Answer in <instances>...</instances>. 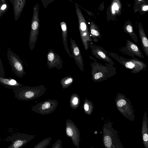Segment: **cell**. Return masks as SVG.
<instances>
[{"label":"cell","mask_w":148,"mask_h":148,"mask_svg":"<svg viewBox=\"0 0 148 148\" xmlns=\"http://www.w3.org/2000/svg\"><path fill=\"white\" fill-rule=\"evenodd\" d=\"M47 88L40 84L38 86H22L13 90L15 97L19 100L29 101L42 96L46 92Z\"/></svg>","instance_id":"cell-1"},{"label":"cell","mask_w":148,"mask_h":148,"mask_svg":"<svg viewBox=\"0 0 148 148\" xmlns=\"http://www.w3.org/2000/svg\"><path fill=\"white\" fill-rule=\"evenodd\" d=\"M108 56L116 60L120 64L131 70V73H136L145 70L147 66L145 63L138 59H127L115 53L108 51Z\"/></svg>","instance_id":"cell-2"},{"label":"cell","mask_w":148,"mask_h":148,"mask_svg":"<svg viewBox=\"0 0 148 148\" xmlns=\"http://www.w3.org/2000/svg\"><path fill=\"white\" fill-rule=\"evenodd\" d=\"M74 3L78 21L80 35L84 49L86 50H87L89 47V43L92 41V39L90 36L88 25L79 6L76 3Z\"/></svg>","instance_id":"cell-3"},{"label":"cell","mask_w":148,"mask_h":148,"mask_svg":"<svg viewBox=\"0 0 148 148\" xmlns=\"http://www.w3.org/2000/svg\"><path fill=\"white\" fill-rule=\"evenodd\" d=\"M39 5L36 3L33 8V14L29 38V47L31 51L34 49L38 39L40 27L39 18Z\"/></svg>","instance_id":"cell-4"},{"label":"cell","mask_w":148,"mask_h":148,"mask_svg":"<svg viewBox=\"0 0 148 148\" xmlns=\"http://www.w3.org/2000/svg\"><path fill=\"white\" fill-rule=\"evenodd\" d=\"M116 105L120 112L123 116L132 121H134V110L131 101L125 95L119 94Z\"/></svg>","instance_id":"cell-5"},{"label":"cell","mask_w":148,"mask_h":148,"mask_svg":"<svg viewBox=\"0 0 148 148\" xmlns=\"http://www.w3.org/2000/svg\"><path fill=\"white\" fill-rule=\"evenodd\" d=\"M7 57L12 71L18 77H22L26 75L23 61L10 49L8 50Z\"/></svg>","instance_id":"cell-6"},{"label":"cell","mask_w":148,"mask_h":148,"mask_svg":"<svg viewBox=\"0 0 148 148\" xmlns=\"http://www.w3.org/2000/svg\"><path fill=\"white\" fill-rule=\"evenodd\" d=\"M35 136V135L18 132L11 136H8L5 139V140L12 142L11 144L7 148H21Z\"/></svg>","instance_id":"cell-7"},{"label":"cell","mask_w":148,"mask_h":148,"mask_svg":"<svg viewBox=\"0 0 148 148\" xmlns=\"http://www.w3.org/2000/svg\"><path fill=\"white\" fill-rule=\"evenodd\" d=\"M58 104V101L56 100L48 99L39 103L32 106L31 110L43 115L48 114L55 110Z\"/></svg>","instance_id":"cell-8"},{"label":"cell","mask_w":148,"mask_h":148,"mask_svg":"<svg viewBox=\"0 0 148 148\" xmlns=\"http://www.w3.org/2000/svg\"><path fill=\"white\" fill-rule=\"evenodd\" d=\"M119 49L122 53L131 56L135 59H138L135 57V56L141 58H144L139 48L133 42L128 40H126L125 46L119 48Z\"/></svg>","instance_id":"cell-9"},{"label":"cell","mask_w":148,"mask_h":148,"mask_svg":"<svg viewBox=\"0 0 148 148\" xmlns=\"http://www.w3.org/2000/svg\"><path fill=\"white\" fill-rule=\"evenodd\" d=\"M89 47L91 49L92 54L97 58L112 64L113 61L108 57L107 54L108 51L101 47L97 46L92 41L89 44Z\"/></svg>","instance_id":"cell-10"},{"label":"cell","mask_w":148,"mask_h":148,"mask_svg":"<svg viewBox=\"0 0 148 148\" xmlns=\"http://www.w3.org/2000/svg\"><path fill=\"white\" fill-rule=\"evenodd\" d=\"M47 65L49 69L54 67L58 69L62 68L63 62L61 57L52 49H50L47 53Z\"/></svg>","instance_id":"cell-11"},{"label":"cell","mask_w":148,"mask_h":148,"mask_svg":"<svg viewBox=\"0 0 148 148\" xmlns=\"http://www.w3.org/2000/svg\"><path fill=\"white\" fill-rule=\"evenodd\" d=\"M71 51L73 57L78 64H83V58L78 45L75 40L72 38H70Z\"/></svg>","instance_id":"cell-12"},{"label":"cell","mask_w":148,"mask_h":148,"mask_svg":"<svg viewBox=\"0 0 148 148\" xmlns=\"http://www.w3.org/2000/svg\"><path fill=\"white\" fill-rule=\"evenodd\" d=\"M13 7L14 19L17 21L20 16L26 4V0H9Z\"/></svg>","instance_id":"cell-13"},{"label":"cell","mask_w":148,"mask_h":148,"mask_svg":"<svg viewBox=\"0 0 148 148\" xmlns=\"http://www.w3.org/2000/svg\"><path fill=\"white\" fill-rule=\"evenodd\" d=\"M138 26L143 51L146 56L148 57V39L140 22L138 23Z\"/></svg>","instance_id":"cell-14"},{"label":"cell","mask_w":148,"mask_h":148,"mask_svg":"<svg viewBox=\"0 0 148 148\" xmlns=\"http://www.w3.org/2000/svg\"><path fill=\"white\" fill-rule=\"evenodd\" d=\"M141 133L143 144L145 148H148V125L146 111L143 117Z\"/></svg>","instance_id":"cell-15"},{"label":"cell","mask_w":148,"mask_h":148,"mask_svg":"<svg viewBox=\"0 0 148 148\" xmlns=\"http://www.w3.org/2000/svg\"><path fill=\"white\" fill-rule=\"evenodd\" d=\"M0 83L5 87L13 90L23 86L22 85L14 79L0 77Z\"/></svg>","instance_id":"cell-16"},{"label":"cell","mask_w":148,"mask_h":148,"mask_svg":"<svg viewBox=\"0 0 148 148\" xmlns=\"http://www.w3.org/2000/svg\"><path fill=\"white\" fill-rule=\"evenodd\" d=\"M89 30L90 36L94 42H97L99 39H101V35L99 27L92 21L90 23Z\"/></svg>","instance_id":"cell-17"},{"label":"cell","mask_w":148,"mask_h":148,"mask_svg":"<svg viewBox=\"0 0 148 148\" xmlns=\"http://www.w3.org/2000/svg\"><path fill=\"white\" fill-rule=\"evenodd\" d=\"M60 25L62 31V42L64 49L68 55L70 57L72 58L73 56L70 52L68 45L67 41L68 29L66 23L64 21H62L60 23Z\"/></svg>","instance_id":"cell-18"},{"label":"cell","mask_w":148,"mask_h":148,"mask_svg":"<svg viewBox=\"0 0 148 148\" xmlns=\"http://www.w3.org/2000/svg\"><path fill=\"white\" fill-rule=\"evenodd\" d=\"M123 29L124 31L127 33L134 42L136 43L138 42L137 36L134 31L132 23L129 20L125 22Z\"/></svg>","instance_id":"cell-19"},{"label":"cell","mask_w":148,"mask_h":148,"mask_svg":"<svg viewBox=\"0 0 148 148\" xmlns=\"http://www.w3.org/2000/svg\"><path fill=\"white\" fill-rule=\"evenodd\" d=\"M51 139V137L46 138L39 142L33 148H47L49 145Z\"/></svg>","instance_id":"cell-20"},{"label":"cell","mask_w":148,"mask_h":148,"mask_svg":"<svg viewBox=\"0 0 148 148\" xmlns=\"http://www.w3.org/2000/svg\"><path fill=\"white\" fill-rule=\"evenodd\" d=\"M9 7L5 0H0V18L7 12Z\"/></svg>","instance_id":"cell-21"},{"label":"cell","mask_w":148,"mask_h":148,"mask_svg":"<svg viewBox=\"0 0 148 148\" xmlns=\"http://www.w3.org/2000/svg\"><path fill=\"white\" fill-rule=\"evenodd\" d=\"M73 81V79L71 77H65L61 80V84L63 88H66L69 84L71 83Z\"/></svg>","instance_id":"cell-22"},{"label":"cell","mask_w":148,"mask_h":148,"mask_svg":"<svg viewBox=\"0 0 148 148\" xmlns=\"http://www.w3.org/2000/svg\"><path fill=\"white\" fill-rule=\"evenodd\" d=\"M104 143L106 147H109L112 145V140L109 136H106L104 138Z\"/></svg>","instance_id":"cell-23"},{"label":"cell","mask_w":148,"mask_h":148,"mask_svg":"<svg viewBox=\"0 0 148 148\" xmlns=\"http://www.w3.org/2000/svg\"><path fill=\"white\" fill-rule=\"evenodd\" d=\"M62 141L59 139L57 140L53 145L51 148H62Z\"/></svg>","instance_id":"cell-24"},{"label":"cell","mask_w":148,"mask_h":148,"mask_svg":"<svg viewBox=\"0 0 148 148\" xmlns=\"http://www.w3.org/2000/svg\"><path fill=\"white\" fill-rule=\"evenodd\" d=\"M4 75L5 71L1 59L0 58V77L4 78Z\"/></svg>","instance_id":"cell-25"},{"label":"cell","mask_w":148,"mask_h":148,"mask_svg":"<svg viewBox=\"0 0 148 148\" xmlns=\"http://www.w3.org/2000/svg\"><path fill=\"white\" fill-rule=\"evenodd\" d=\"M66 132L67 135L70 137L72 136L73 135V132L72 129L67 125L66 126Z\"/></svg>","instance_id":"cell-26"},{"label":"cell","mask_w":148,"mask_h":148,"mask_svg":"<svg viewBox=\"0 0 148 148\" xmlns=\"http://www.w3.org/2000/svg\"><path fill=\"white\" fill-rule=\"evenodd\" d=\"M54 0H42L41 1L42 2V3H43L44 7H45V9L47 7L48 4L51 3V2H52L53 1H54Z\"/></svg>","instance_id":"cell-27"},{"label":"cell","mask_w":148,"mask_h":148,"mask_svg":"<svg viewBox=\"0 0 148 148\" xmlns=\"http://www.w3.org/2000/svg\"><path fill=\"white\" fill-rule=\"evenodd\" d=\"M103 76V74L101 73H97L95 74L94 76L95 79L97 80L98 79Z\"/></svg>","instance_id":"cell-28"},{"label":"cell","mask_w":148,"mask_h":148,"mask_svg":"<svg viewBox=\"0 0 148 148\" xmlns=\"http://www.w3.org/2000/svg\"><path fill=\"white\" fill-rule=\"evenodd\" d=\"M84 109L86 111H87L89 109V106L87 103H85L84 105Z\"/></svg>","instance_id":"cell-29"},{"label":"cell","mask_w":148,"mask_h":148,"mask_svg":"<svg viewBox=\"0 0 148 148\" xmlns=\"http://www.w3.org/2000/svg\"><path fill=\"white\" fill-rule=\"evenodd\" d=\"M78 101V99L76 97H74L73 100V103L74 105H76L77 104Z\"/></svg>","instance_id":"cell-30"},{"label":"cell","mask_w":148,"mask_h":148,"mask_svg":"<svg viewBox=\"0 0 148 148\" xmlns=\"http://www.w3.org/2000/svg\"><path fill=\"white\" fill-rule=\"evenodd\" d=\"M148 10V5L144 6L142 10V11H146Z\"/></svg>","instance_id":"cell-31"},{"label":"cell","mask_w":148,"mask_h":148,"mask_svg":"<svg viewBox=\"0 0 148 148\" xmlns=\"http://www.w3.org/2000/svg\"><path fill=\"white\" fill-rule=\"evenodd\" d=\"M147 123H148V116L147 117Z\"/></svg>","instance_id":"cell-32"},{"label":"cell","mask_w":148,"mask_h":148,"mask_svg":"<svg viewBox=\"0 0 148 148\" xmlns=\"http://www.w3.org/2000/svg\"></svg>","instance_id":"cell-33"}]
</instances>
